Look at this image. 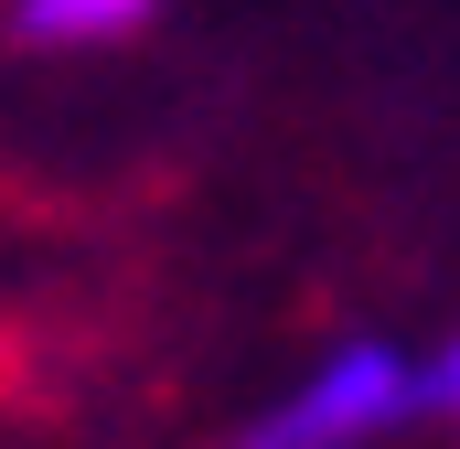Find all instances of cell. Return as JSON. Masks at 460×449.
I'll list each match as a JSON object with an SVG mask.
<instances>
[{
    "instance_id": "obj_3",
    "label": "cell",
    "mask_w": 460,
    "mask_h": 449,
    "mask_svg": "<svg viewBox=\"0 0 460 449\" xmlns=\"http://www.w3.org/2000/svg\"><path fill=\"white\" fill-rule=\"evenodd\" d=\"M429 418H450V428H460V332L429 353Z\"/></svg>"
},
{
    "instance_id": "obj_1",
    "label": "cell",
    "mask_w": 460,
    "mask_h": 449,
    "mask_svg": "<svg viewBox=\"0 0 460 449\" xmlns=\"http://www.w3.org/2000/svg\"><path fill=\"white\" fill-rule=\"evenodd\" d=\"M407 418H429V364L396 353V342H332L226 449H385Z\"/></svg>"
},
{
    "instance_id": "obj_2",
    "label": "cell",
    "mask_w": 460,
    "mask_h": 449,
    "mask_svg": "<svg viewBox=\"0 0 460 449\" xmlns=\"http://www.w3.org/2000/svg\"><path fill=\"white\" fill-rule=\"evenodd\" d=\"M0 22L32 54H118L128 32L161 22V0H0Z\"/></svg>"
}]
</instances>
